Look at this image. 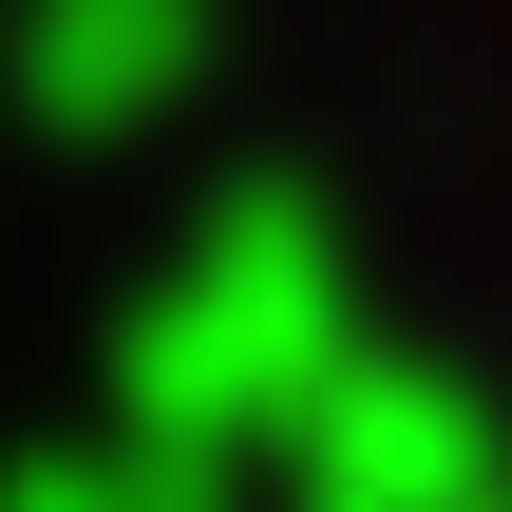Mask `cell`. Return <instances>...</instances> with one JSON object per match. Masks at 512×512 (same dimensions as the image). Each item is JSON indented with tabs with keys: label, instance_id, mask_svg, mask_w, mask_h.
I'll use <instances>...</instances> for the list:
<instances>
[{
	"label": "cell",
	"instance_id": "cell-1",
	"mask_svg": "<svg viewBox=\"0 0 512 512\" xmlns=\"http://www.w3.org/2000/svg\"><path fill=\"white\" fill-rule=\"evenodd\" d=\"M323 361H342V247H323L285 190H247V209L114 323V399H133V437H209V456H266V437L304 418Z\"/></svg>",
	"mask_w": 512,
	"mask_h": 512
},
{
	"label": "cell",
	"instance_id": "cell-3",
	"mask_svg": "<svg viewBox=\"0 0 512 512\" xmlns=\"http://www.w3.org/2000/svg\"><path fill=\"white\" fill-rule=\"evenodd\" d=\"M0 512H228V456L209 437H57L0 475Z\"/></svg>",
	"mask_w": 512,
	"mask_h": 512
},
{
	"label": "cell",
	"instance_id": "cell-4",
	"mask_svg": "<svg viewBox=\"0 0 512 512\" xmlns=\"http://www.w3.org/2000/svg\"><path fill=\"white\" fill-rule=\"evenodd\" d=\"M171 57H190V19L171 0H57L38 19V114H133V95H171Z\"/></svg>",
	"mask_w": 512,
	"mask_h": 512
},
{
	"label": "cell",
	"instance_id": "cell-2",
	"mask_svg": "<svg viewBox=\"0 0 512 512\" xmlns=\"http://www.w3.org/2000/svg\"><path fill=\"white\" fill-rule=\"evenodd\" d=\"M285 512H512V418L437 361H323L285 418Z\"/></svg>",
	"mask_w": 512,
	"mask_h": 512
}]
</instances>
